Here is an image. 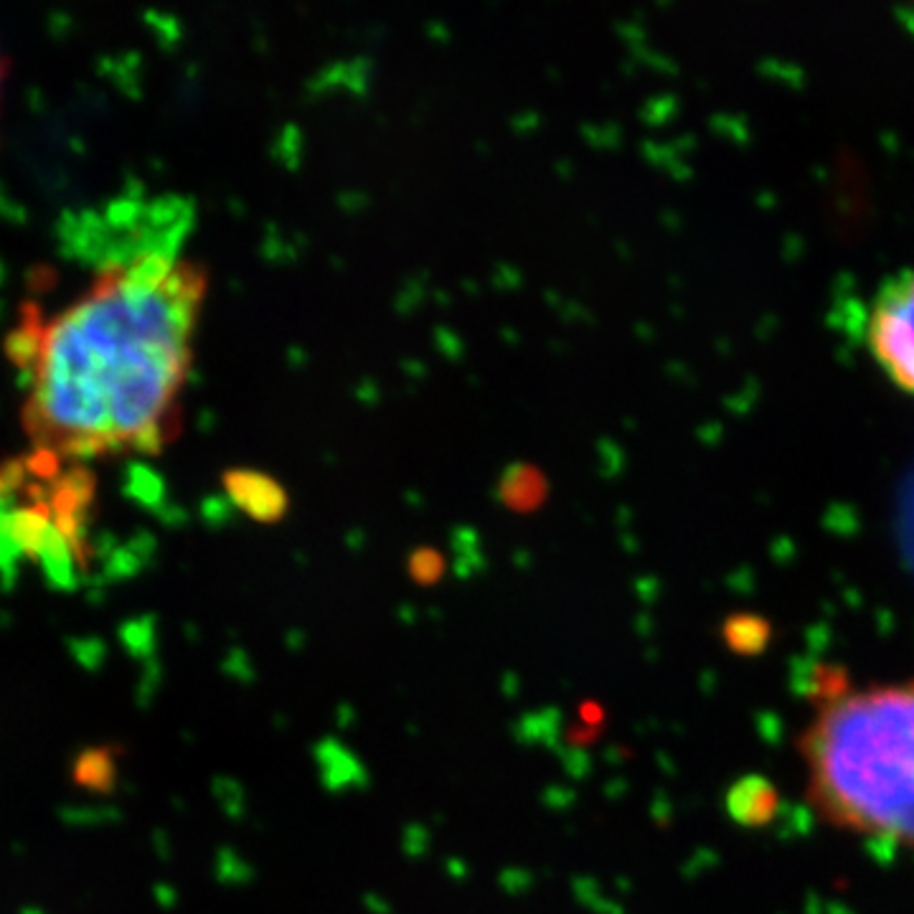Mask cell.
Listing matches in <instances>:
<instances>
[{
    "instance_id": "cell-1",
    "label": "cell",
    "mask_w": 914,
    "mask_h": 914,
    "mask_svg": "<svg viewBox=\"0 0 914 914\" xmlns=\"http://www.w3.org/2000/svg\"><path fill=\"white\" fill-rule=\"evenodd\" d=\"M181 234L112 259L54 315L8 341L23 369L21 427L54 463L153 455L178 432L206 272Z\"/></svg>"
},
{
    "instance_id": "cell-2",
    "label": "cell",
    "mask_w": 914,
    "mask_h": 914,
    "mask_svg": "<svg viewBox=\"0 0 914 914\" xmlns=\"http://www.w3.org/2000/svg\"><path fill=\"white\" fill-rule=\"evenodd\" d=\"M798 749L805 795L828 826L914 856V676L815 671Z\"/></svg>"
},
{
    "instance_id": "cell-3",
    "label": "cell",
    "mask_w": 914,
    "mask_h": 914,
    "mask_svg": "<svg viewBox=\"0 0 914 914\" xmlns=\"http://www.w3.org/2000/svg\"><path fill=\"white\" fill-rule=\"evenodd\" d=\"M866 346L876 364L914 394V270L881 282L866 313Z\"/></svg>"
},
{
    "instance_id": "cell-4",
    "label": "cell",
    "mask_w": 914,
    "mask_h": 914,
    "mask_svg": "<svg viewBox=\"0 0 914 914\" xmlns=\"http://www.w3.org/2000/svg\"><path fill=\"white\" fill-rule=\"evenodd\" d=\"M226 493L232 496V501L242 508L247 516H252L254 521L262 524H275L285 516L287 511V496L277 480H272L270 475L257 473V470H229L224 475Z\"/></svg>"
},
{
    "instance_id": "cell-5",
    "label": "cell",
    "mask_w": 914,
    "mask_h": 914,
    "mask_svg": "<svg viewBox=\"0 0 914 914\" xmlns=\"http://www.w3.org/2000/svg\"><path fill=\"white\" fill-rule=\"evenodd\" d=\"M313 760L318 767L320 785L325 793L343 795V793H364L369 790L371 777L369 770L351 747L336 737H323L313 747Z\"/></svg>"
},
{
    "instance_id": "cell-6",
    "label": "cell",
    "mask_w": 914,
    "mask_h": 914,
    "mask_svg": "<svg viewBox=\"0 0 914 914\" xmlns=\"http://www.w3.org/2000/svg\"><path fill=\"white\" fill-rule=\"evenodd\" d=\"M562 722L564 716L559 709L531 711V714H524L521 719H516V724L511 727V734L516 737V742H521L524 747H546L557 752Z\"/></svg>"
},
{
    "instance_id": "cell-7",
    "label": "cell",
    "mask_w": 914,
    "mask_h": 914,
    "mask_svg": "<svg viewBox=\"0 0 914 914\" xmlns=\"http://www.w3.org/2000/svg\"><path fill=\"white\" fill-rule=\"evenodd\" d=\"M74 777L84 788L110 790L112 782H115V762L110 760L105 749H92L77 760Z\"/></svg>"
},
{
    "instance_id": "cell-8",
    "label": "cell",
    "mask_w": 914,
    "mask_h": 914,
    "mask_svg": "<svg viewBox=\"0 0 914 914\" xmlns=\"http://www.w3.org/2000/svg\"><path fill=\"white\" fill-rule=\"evenodd\" d=\"M442 572H445V562L435 549L414 551L412 559H409V574L419 584H435L442 577Z\"/></svg>"
},
{
    "instance_id": "cell-9",
    "label": "cell",
    "mask_w": 914,
    "mask_h": 914,
    "mask_svg": "<svg viewBox=\"0 0 914 914\" xmlns=\"http://www.w3.org/2000/svg\"><path fill=\"white\" fill-rule=\"evenodd\" d=\"M216 874H219V879L224 881V884H247V881H252L254 869L242 859V856L226 848V851L219 854Z\"/></svg>"
},
{
    "instance_id": "cell-10",
    "label": "cell",
    "mask_w": 914,
    "mask_h": 914,
    "mask_svg": "<svg viewBox=\"0 0 914 914\" xmlns=\"http://www.w3.org/2000/svg\"><path fill=\"white\" fill-rule=\"evenodd\" d=\"M219 785H224V790H221V793H226V795H219L221 798V805H224V813L229 815V818H244V810H247V800H244V790H242V785H239L237 780H232V777H219Z\"/></svg>"
},
{
    "instance_id": "cell-11",
    "label": "cell",
    "mask_w": 914,
    "mask_h": 914,
    "mask_svg": "<svg viewBox=\"0 0 914 914\" xmlns=\"http://www.w3.org/2000/svg\"><path fill=\"white\" fill-rule=\"evenodd\" d=\"M557 755H559V760H562L564 772H567L572 780H584V777H590L592 760L587 752H582V749H574V747L564 749L562 744H559Z\"/></svg>"
},
{
    "instance_id": "cell-12",
    "label": "cell",
    "mask_w": 914,
    "mask_h": 914,
    "mask_svg": "<svg viewBox=\"0 0 914 914\" xmlns=\"http://www.w3.org/2000/svg\"><path fill=\"white\" fill-rule=\"evenodd\" d=\"M430 851V831L419 823H412V826L404 828V854L409 859H419Z\"/></svg>"
},
{
    "instance_id": "cell-13",
    "label": "cell",
    "mask_w": 914,
    "mask_h": 914,
    "mask_svg": "<svg viewBox=\"0 0 914 914\" xmlns=\"http://www.w3.org/2000/svg\"><path fill=\"white\" fill-rule=\"evenodd\" d=\"M125 640H127V645L133 648V653H150L155 645L153 625H145V623L130 625V628L125 630Z\"/></svg>"
},
{
    "instance_id": "cell-14",
    "label": "cell",
    "mask_w": 914,
    "mask_h": 914,
    "mask_svg": "<svg viewBox=\"0 0 914 914\" xmlns=\"http://www.w3.org/2000/svg\"><path fill=\"white\" fill-rule=\"evenodd\" d=\"M531 884H534V876H531V871L508 869V871H503V874H501V887L506 889L508 894L529 892Z\"/></svg>"
},
{
    "instance_id": "cell-15",
    "label": "cell",
    "mask_w": 914,
    "mask_h": 914,
    "mask_svg": "<svg viewBox=\"0 0 914 914\" xmlns=\"http://www.w3.org/2000/svg\"><path fill=\"white\" fill-rule=\"evenodd\" d=\"M544 803L551 810H567L574 803V793L567 788H549L544 790Z\"/></svg>"
},
{
    "instance_id": "cell-16",
    "label": "cell",
    "mask_w": 914,
    "mask_h": 914,
    "mask_svg": "<svg viewBox=\"0 0 914 914\" xmlns=\"http://www.w3.org/2000/svg\"><path fill=\"white\" fill-rule=\"evenodd\" d=\"M364 904H366V907H369L374 914H389V912H391L389 902H386V899H381L379 894H366V897H364Z\"/></svg>"
},
{
    "instance_id": "cell-17",
    "label": "cell",
    "mask_w": 914,
    "mask_h": 914,
    "mask_svg": "<svg viewBox=\"0 0 914 914\" xmlns=\"http://www.w3.org/2000/svg\"><path fill=\"white\" fill-rule=\"evenodd\" d=\"M445 869H447V874L450 876H455V879H465V876H468V864H465V861H460V859H447L445 861Z\"/></svg>"
},
{
    "instance_id": "cell-18",
    "label": "cell",
    "mask_w": 914,
    "mask_h": 914,
    "mask_svg": "<svg viewBox=\"0 0 914 914\" xmlns=\"http://www.w3.org/2000/svg\"><path fill=\"white\" fill-rule=\"evenodd\" d=\"M503 689H506V691H503L506 696H516L518 694V676H516V673H513V671L506 673V683H503Z\"/></svg>"
},
{
    "instance_id": "cell-19",
    "label": "cell",
    "mask_w": 914,
    "mask_h": 914,
    "mask_svg": "<svg viewBox=\"0 0 914 914\" xmlns=\"http://www.w3.org/2000/svg\"><path fill=\"white\" fill-rule=\"evenodd\" d=\"M353 719H356V711L351 709V706H341V709H338V724H346V727H351L353 724Z\"/></svg>"
},
{
    "instance_id": "cell-20",
    "label": "cell",
    "mask_w": 914,
    "mask_h": 914,
    "mask_svg": "<svg viewBox=\"0 0 914 914\" xmlns=\"http://www.w3.org/2000/svg\"><path fill=\"white\" fill-rule=\"evenodd\" d=\"M6 72H8V61H6V56H3V51H0V94H3V84H6Z\"/></svg>"
}]
</instances>
